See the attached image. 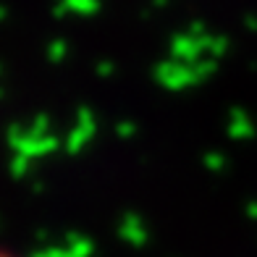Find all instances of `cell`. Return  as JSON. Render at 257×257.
I'll use <instances>...</instances> for the list:
<instances>
[{"instance_id":"cell-1","label":"cell","mask_w":257,"mask_h":257,"mask_svg":"<svg viewBox=\"0 0 257 257\" xmlns=\"http://www.w3.org/2000/svg\"><path fill=\"white\" fill-rule=\"evenodd\" d=\"M0 257H19V254L11 252V249H6V247H0Z\"/></svg>"}]
</instances>
